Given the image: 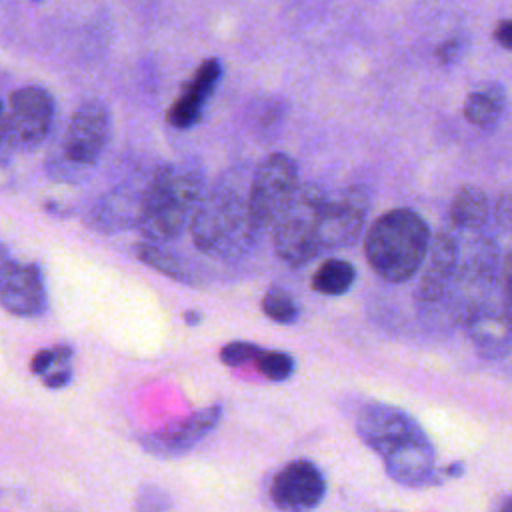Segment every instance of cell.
Returning <instances> with one entry per match:
<instances>
[{
  "mask_svg": "<svg viewBox=\"0 0 512 512\" xmlns=\"http://www.w3.org/2000/svg\"><path fill=\"white\" fill-rule=\"evenodd\" d=\"M248 182L244 168H232L204 190L188 228L194 246L206 256L236 260L260 238L250 216Z\"/></svg>",
  "mask_w": 512,
  "mask_h": 512,
  "instance_id": "6da1fadb",
  "label": "cell"
},
{
  "mask_svg": "<svg viewBox=\"0 0 512 512\" xmlns=\"http://www.w3.org/2000/svg\"><path fill=\"white\" fill-rule=\"evenodd\" d=\"M358 436L380 456L386 474L410 488L436 478V454L424 428L402 408L372 402L356 420Z\"/></svg>",
  "mask_w": 512,
  "mask_h": 512,
  "instance_id": "7a4b0ae2",
  "label": "cell"
},
{
  "mask_svg": "<svg viewBox=\"0 0 512 512\" xmlns=\"http://www.w3.org/2000/svg\"><path fill=\"white\" fill-rule=\"evenodd\" d=\"M204 190V170L196 160L168 162L152 170L136 224L140 236L162 244L176 240L188 228Z\"/></svg>",
  "mask_w": 512,
  "mask_h": 512,
  "instance_id": "3957f363",
  "label": "cell"
},
{
  "mask_svg": "<svg viewBox=\"0 0 512 512\" xmlns=\"http://www.w3.org/2000/svg\"><path fill=\"white\" fill-rule=\"evenodd\" d=\"M430 240V228L418 212L394 208L370 224L364 236V254L382 280L404 284L420 272Z\"/></svg>",
  "mask_w": 512,
  "mask_h": 512,
  "instance_id": "277c9868",
  "label": "cell"
},
{
  "mask_svg": "<svg viewBox=\"0 0 512 512\" xmlns=\"http://www.w3.org/2000/svg\"><path fill=\"white\" fill-rule=\"evenodd\" d=\"M112 132L110 110L100 100L80 104L60 140L58 152L46 162V170L64 182L84 178L104 154Z\"/></svg>",
  "mask_w": 512,
  "mask_h": 512,
  "instance_id": "5b68a950",
  "label": "cell"
},
{
  "mask_svg": "<svg viewBox=\"0 0 512 512\" xmlns=\"http://www.w3.org/2000/svg\"><path fill=\"white\" fill-rule=\"evenodd\" d=\"M328 190L320 184H300L272 230L276 256L288 266H304L320 256V224Z\"/></svg>",
  "mask_w": 512,
  "mask_h": 512,
  "instance_id": "8992f818",
  "label": "cell"
},
{
  "mask_svg": "<svg viewBox=\"0 0 512 512\" xmlns=\"http://www.w3.org/2000/svg\"><path fill=\"white\" fill-rule=\"evenodd\" d=\"M54 98L40 86H24L8 96L0 110V160L38 148L54 122Z\"/></svg>",
  "mask_w": 512,
  "mask_h": 512,
  "instance_id": "52a82bcc",
  "label": "cell"
},
{
  "mask_svg": "<svg viewBox=\"0 0 512 512\" xmlns=\"http://www.w3.org/2000/svg\"><path fill=\"white\" fill-rule=\"evenodd\" d=\"M298 186V166L288 154L274 152L260 162L248 182L250 216L260 232L274 226Z\"/></svg>",
  "mask_w": 512,
  "mask_h": 512,
  "instance_id": "ba28073f",
  "label": "cell"
},
{
  "mask_svg": "<svg viewBox=\"0 0 512 512\" xmlns=\"http://www.w3.org/2000/svg\"><path fill=\"white\" fill-rule=\"evenodd\" d=\"M370 200L362 186L328 192L320 224V256L352 246L368 218Z\"/></svg>",
  "mask_w": 512,
  "mask_h": 512,
  "instance_id": "9c48e42d",
  "label": "cell"
},
{
  "mask_svg": "<svg viewBox=\"0 0 512 512\" xmlns=\"http://www.w3.org/2000/svg\"><path fill=\"white\" fill-rule=\"evenodd\" d=\"M0 306L22 318H36L46 312L48 296L44 274L38 264L18 262L0 242Z\"/></svg>",
  "mask_w": 512,
  "mask_h": 512,
  "instance_id": "30bf717a",
  "label": "cell"
},
{
  "mask_svg": "<svg viewBox=\"0 0 512 512\" xmlns=\"http://www.w3.org/2000/svg\"><path fill=\"white\" fill-rule=\"evenodd\" d=\"M460 256V244L452 230H442L430 240L414 294L420 308H436L448 302L456 282Z\"/></svg>",
  "mask_w": 512,
  "mask_h": 512,
  "instance_id": "8fae6325",
  "label": "cell"
},
{
  "mask_svg": "<svg viewBox=\"0 0 512 512\" xmlns=\"http://www.w3.org/2000/svg\"><path fill=\"white\" fill-rule=\"evenodd\" d=\"M150 174L152 170H140L108 190L98 202H94L88 214V224L104 234L136 228Z\"/></svg>",
  "mask_w": 512,
  "mask_h": 512,
  "instance_id": "7c38bea8",
  "label": "cell"
},
{
  "mask_svg": "<svg viewBox=\"0 0 512 512\" xmlns=\"http://www.w3.org/2000/svg\"><path fill=\"white\" fill-rule=\"evenodd\" d=\"M326 496V478L312 460L288 462L270 484V500L286 512H304L320 506Z\"/></svg>",
  "mask_w": 512,
  "mask_h": 512,
  "instance_id": "4fadbf2b",
  "label": "cell"
},
{
  "mask_svg": "<svg viewBox=\"0 0 512 512\" xmlns=\"http://www.w3.org/2000/svg\"><path fill=\"white\" fill-rule=\"evenodd\" d=\"M222 418V406L212 404L202 410H196L192 416L172 422L156 434H150L142 440V446L156 456H178L194 448L202 438H206Z\"/></svg>",
  "mask_w": 512,
  "mask_h": 512,
  "instance_id": "5bb4252c",
  "label": "cell"
},
{
  "mask_svg": "<svg viewBox=\"0 0 512 512\" xmlns=\"http://www.w3.org/2000/svg\"><path fill=\"white\" fill-rule=\"evenodd\" d=\"M220 76H222V64L216 58L204 60L194 72L192 80L182 90V94L170 106L166 116L168 124L178 130L192 128L202 118L204 106L210 100Z\"/></svg>",
  "mask_w": 512,
  "mask_h": 512,
  "instance_id": "9a60e30c",
  "label": "cell"
},
{
  "mask_svg": "<svg viewBox=\"0 0 512 512\" xmlns=\"http://www.w3.org/2000/svg\"><path fill=\"white\" fill-rule=\"evenodd\" d=\"M492 208L488 196L478 186H462L450 204V226L458 232H478L488 222Z\"/></svg>",
  "mask_w": 512,
  "mask_h": 512,
  "instance_id": "2e32d148",
  "label": "cell"
},
{
  "mask_svg": "<svg viewBox=\"0 0 512 512\" xmlns=\"http://www.w3.org/2000/svg\"><path fill=\"white\" fill-rule=\"evenodd\" d=\"M506 108V94L498 84L484 86L466 96L462 104V114L466 122L478 128H492L502 118Z\"/></svg>",
  "mask_w": 512,
  "mask_h": 512,
  "instance_id": "e0dca14e",
  "label": "cell"
},
{
  "mask_svg": "<svg viewBox=\"0 0 512 512\" xmlns=\"http://www.w3.org/2000/svg\"><path fill=\"white\" fill-rule=\"evenodd\" d=\"M356 282V268L344 258H326L312 274V288L324 296H342Z\"/></svg>",
  "mask_w": 512,
  "mask_h": 512,
  "instance_id": "ac0fdd59",
  "label": "cell"
},
{
  "mask_svg": "<svg viewBox=\"0 0 512 512\" xmlns=\"http://www.w3.org/2000/svg\"><path fill=\"white\" fill-rule=\"evenodd\" d=\"M70 358H72V350L68 346L46 348L32 358L30 370L36 376H40L48 388H60L70 382V376H72Z\"/></svg>",
  "mask_w": 512,
  "mask_h": 512,
  "instance_id": "d6986e66",
  "label": "cell"
},
{
  "mask_svg": "<svg viewBox=\"0 0 512 512\" xmlns=\"http://www.w3.org/2000/svg\"><path fill=\"white\" fill-rule=\"evenodd\" d=\"M136 254H138V258L144 264H148L150 268L170 276L172 280L186 282V284L192 282V278L188 276V272L182 266V262L162 242H148V240H144V242H140L136 246Z\"/></svg>",
  "mask_w": 512,
  "mask_h": 512,
  "instance_id": "ffe728a7",
  "label": "cell"
},
{
  "mask_svg": "<svg viewBox=\"0 0 512 512\" xmlns=\"http://www.w3.org/2000/svg\"><path fill=\"white\" fill-rule=\"evenodd\" d=\"M488 302L496 308V312L512 328V250H508L504 256H500L496 284H494L492 294L488 296Z\"/></svg>",
  "mask_w": 512,
  "mask_h": 512,
  "instance_id": "44dd1931",
  "label": "cell"
},
{
  "mask_svg": "<svg viewBox=\"0 0 512 512\" xmlns=\"http://www.w3.org/2000/svg\"><path fill=\"white\" fill-rule=\"evenodd\" d=\"M262 312L278 324H292L300 314L296 300L284 288H278V286H272L264 294Z\"/></svg>",
  "mask_w": 512,
  "mask_h": 512,
  "instance_id": "7402d4cb",
  "label": "cell"
},
{
  "mask_svg": "<svg viewBox=\"0 0 512 512\" xmlns=\"http://www.w3.org/2000/svg\"><path fill=\"white\" fill-rule=\"evenodd\" d=\"M254 364L258 368V372L272 382H284L296 370L294 358L282 350H264L262 348V352L256 356Z\"/></svg>",
  "mask_w": 512,
  "mask_h": 512,
  "instance_id": "603a6c76",
  "label": "cell"
},
{
  "mask_svg": "<svg viewBox=\"0 0 512 512\" xmlns=\"http://www.w3.org/2000/svg\"><path fill=\"white\" fill-rule=\"evenodd\" d=\"M260 352H262V348L256 344L236 340V342H228L226 346H222L220 360H222V364H226L230 368H238V366H246L248 362H254Z\"/></svg>",
  "mask_w": 512,
  "mask_h": 512,
  "instance_id": "cb8c5ba5",
  "label": "cell"
},
{
  "mask_svg": "<svg viewBox=\"0 0 512 512\" xmlns=\"http://www.w3.org/2000/svg\"><path fill=\"white\" fill-rule=\"evenodd\" d=\"M492 214L498 224L502 226H512V194L500 196L496 206L492 208Z\"/></svg>",
  "mask_w": 512,
  "mask_h": 512,
  "instance_id": "d4e9b609",
  "label": "cell"
},
{
  "mask_svg": "<svg viewBox=\"0 0 512 512\" xmlns=\"http://www.w3.org/2000/svg\"><path fill=\"white\" fill-rule=\"evenodd\" d=\"M458 54H460V42H458L456 38H450V40L442 42V44L438 46V50H436L438 60L444 62V64L454 62V60L458 58Z\"/></svg>",
  "mask_w": 512,
  "mask_h": 512,
  "instance_id": "484cf974",
  "label": "cell"
},
{
  "mask_svg": "<svg viewBox=\"0 0 512 512\" xmlns=\"http://www.w3.org/2000/svg\"><path fill=\"white\" fill-rule=\"evenodd\" d=\"M494 38L500 46H504L506 50L512 52V18L510 20H502L496 30H494Z\"/></svg>",
  "mask_w": 512,
  "mask_h": 512,
  "instance_id": "4316f807",
  "label": "cell"
},
{
  "mask_svg": "<svg viewBox=\"0 0 512 512\" xmlns=\"http://www.w3.org/2000/svg\"><path fill=\"white\" fill-rule=\"evenodd\" d=\"M462 472H464V468H462L460 462H452V464L444 466V470H442V474H444L446 478H458Z\"/></svg>",
  "mask_w": 512,
  "mask_h": 512,
  "instance_id": "83f0119b",
  "label": "cell"
},
{
  "mask_svg": "<svg viewBox=\"0 0 512 512\" xmlns=\"http://www.w3.org/2000/svg\"><path fill=\"white\" fill-rule=\"evenodd\" d=\"M184 320H186V324H200V320H202V314L200 312H194V310H188V312H184Z\"/></svg>",
  "mask_w": 512,
  "mask_h": 512,
  "instance_id": "f1b7e54d",
  "label": "cell"
},
{
  "mask_svg": "<svg viewBox=\"0 0 512 512\" xmlns=\"http://www.w3.org/2000/svg\"><path fill=\"white\" fill-rule=\"evenodd\" d=\"M496 508L502 510V512H512V494H510V496H504V498L496 504Z\"/></svg>",
  "mask_w": 512,
  "mask_h": 512,
  "instance_id": "f546056e",
  "label": "cell"
}]
</instances>
